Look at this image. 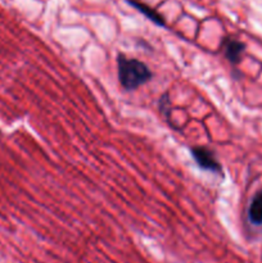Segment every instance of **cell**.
<instances>
[{"label": "cell", "mask_w": 262, "mask_h": 263, "mask_svg": "<svg viewBox=\"0 0 262 263\" xmlns=\"http://www.w3.org/2000/svg\"><path fill=\"white\" fill-rule=\"evenodd\" d=\"M159 108H161V113L166 117V120L170 122V115H171V100H170L169 92L162 95L159 98Z\"/></svg>", "instance_id": "obj_6"}, {"label": "cell", "mask_w": 262, "mask_h": 263, "mask_svg": "<svg viewBox=\"0 0 262 263\" xmlns=\"http://www.w3.org/2000/svg\"><path fill=\"white\" fill-rule=\"evenodd\" d=\"M248 218L253 225H262V192L257 193L252 199L248 210Z\"/></svg>", "instance_id": "obj_5"}, {"label": "cell", "mask_w": 262, "mask_h": 263, "mask_svg": "<svg viewBox=\"0 0 262 263\" xmlns=\"http://www.w3.org/2000/svg\"><path fill=\"white\" fill-rule=\"evenodd\" d=\"M117 74L120 85L127 91L139 89L153 77V72L144 62L128 58L122 53H118L117 55Z\"/></svg>", "instance_id": "obj_1"}, {"label": "cell", "mask_w": 262, "mask_h": 263, "mask_svg": "<svg viewBox=\"0 0 262 263\" xmlns=\"http://www.w3.org/2000/svg\"><path fill=\"white\" fill-rule=\"evenodd\" d=\"M190 153H192L193 159L202 170L213 172V174H222V166L218 162L215 152L208 149L207 146H193L190 149Z\"/></svg>", "instance_id": "obj_2"}, {"label": "cell", "mask_w": 262, "mask_h": 263, "mask_svg": "<svg viewBox=\"0 0 262 263\" xmlns=\"http://www.w3.org/2000/svg\"><path fill=\"white\" fill-rule=\"evenodd\" d=\"M244 49H246V45H244L241 41L236 40V39L233 37H226L223 39L222 41V51L225 58L230 62L231 64L236 66L241 62V57H243Z\"/></svg>", "instance_id": "obj_3"}, {"label": "cell", "mask_w": 262, "mask_h": 263, "mask_svg": "<svg viewBox=\"0 0 262 263\" xmlns=\"http://www.w3.org/2000/svg\"><path fill=\"white\" fill-rule=\"evenodd\" d=\"M127 2L130 3V5H133L135 9H138L141 14H144L146 18H148V20H151L153 23H156V25H158V26L166 25V22H164V18L162 17V14H159L157 10H154L153 8L149 7V5H146L145 3L139 2V0H127Z\"/></svg>", "instance_id": "obj_4"}]
</instances>
